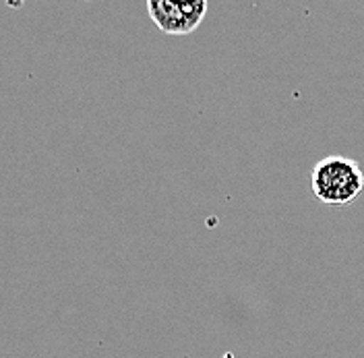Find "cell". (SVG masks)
Instances as JSON below:
<instances>
[{"instance_id": "6da1fadb", "label": "cell", "mask_w": 364, "mask_h": 358, "mask_svg": "<svg viewBox=\"0 0 364 358\" xmlns=\"http://www.w3.org/2000/svg\"><path fill=\"white\" fill-rule=\"evenodd\" d=\"M313 195L325 205H348L364 189V174L356 159L329 156L318 159L311 172Z\"/></svg>"}, {"instance_id": "7a4b0ae2", "label": "cell", "mask_w": 364, "mask_h": 358, "mask_svg": "<svg viewBox=\"0 0 364 358\" xmlns=\"http://www.w3.org/2000/svg\"><path fill=\"white\" fill-rule=\"evenodd\" d=\"M209 4L205 0H149L147 11L151 21L168 36H186L193 33L203 17L207 15Z\"/></svg>"}]
</instances>
